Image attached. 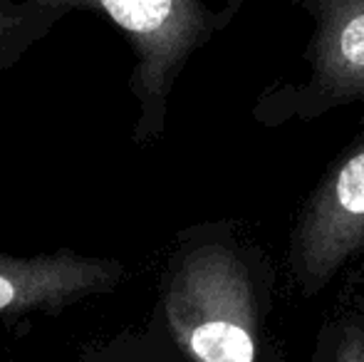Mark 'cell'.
Returning a JSON list of instances; mask_svg holds the SVG:
<instances>
[{"label": "cell", "mask_w": 364, "mask_h": 362, "mask_svg": "<svg viewBox=\"0 0 364 362\" xmlns=\"http://www.w3.org/2000/svg\"><path fill=\"white\" fill-rule=\"evenodd\" d=\"M312 362H364L362 308H347L325 325Z\"/></svg>", "instance_id": "obj_8"}, {"label": "cell", "mask_w": 364, "mask_h": 362, "mask_svg": "<svg viewBox=\"0 0 364 362\" xmlns=\"http://www.w3.org/2000/svg\"><path fill=\"white\" fill-rule=\"evenodd\" d=\"M315 87L330 100L364 97V8L347 13L330 30L320 53Z\"/></svg>", "instance_id": "obj_5"}, {"label": "cell", "mask_w": 364, "mask_h": 362, "mask_svg": "<svg viewBox=\"0 0 364 362\" xmlns=\"http://www.w3.org/2000/svg\"><path fill=\"white\" fill-rule=\"evenodd\" d=\"M161 318L186 362H260V288L243 248L220 228L178 236L161 275Z\"/></svg>", "instance_id": "obj_1"}, {"label": "cell", "mask_w": 364, "mask_h": 362, "mask_svg": "<svg viewBox=\"0 0 364 362\" xmlns=\"http://www.w3.org/2000/svg\"><path fill=\"white\" fill-rule=\"evenodd\" d=\"M63 15L35 0H0V70L18 63L20 55L53 30Z\"/></svg>", "instance_id": "obj_6"}, {"label": "cell", "mask_w": 364, "mask_h": 362, "mask_svg": "<svg viewBox=\"0 0 364 362\" xmlns=\"http://www.w3.org/2000/svg\"><path fill=\"white\" fill-rule=\"evenodd\" d=\"M127 275L117 258L75 251L13 256L0 251V318L58 315L95 295L114 293Z\"/></svg>", "instance_id": "obj_4"}, {"label": "cell", "mask_w": 364, "mask_h": 362, "mask_svg": "<svg viewBox=\"0 0 364 362\" xmlns=\"http://www.w3.org/2000/svg\"><path fill=\"white\" fill-rule=\"evenodd\" d=\"M68 15L95 10L109 18L129 38L136 55L132 95L139 105L134 124L136 144L156 142L166 122L168 92L188 53L201 38V15L193 0H35Z\"/></svg>", "instance_id": "obj_2"}, {"label": "cell", "mask_w": 364, "mask_h": 362, "mask_svg": "<svg viewBox=\"0 0 364 362\" xmlns=\"http://www.w3.org/2000/svg\"><path fill=\"white\" fill-rule=\"evenodd\" d=\"M77 362H186L164 325H154L144 333H124L112 340L92 343Z\"/></svg>", "instance_id": "obj_7"}, {"label": "cell", "mask_w": 364, "mask_h": 362, "mask_svg": "<svg viewBox=\"0 0 364 362\" xmlns=\"http://www.w3.org/2000/svg\"><path fill=\"white\" fill-rule=\"evenodd\" d=\"M364 251V139L317 183L290 238V271L302 295L322 290Z\"/></svg>", "instance_id": "obj_3"}]
</instances>
